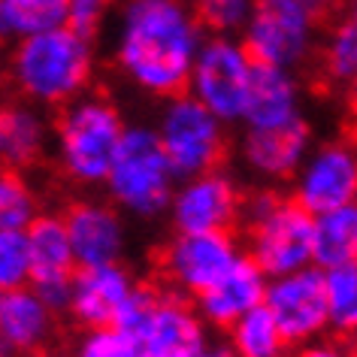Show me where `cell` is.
<instances>
[{"instance_id":"obj_21","label":"cell","mask_w":357,"mask_h":357,"mask_svg":"<svg viewBox=\"0 0 357 357\" xmlns=\"http://www.w3.org/2000/svg\"><path fill=\"white\" fill-rule=\"evenodd\" d=\"M28 243L33 257V275L31 279H49V275H73L76 255L73 239H70L67 221L55 215H40L28 227Z\"/></svg>"},{"instance_id":"obj_5","label":"cell","mask_w":357,"mask_h":357,"mask_svg":"<svg viewBox=\"0 0 357 357\" xmlns=\"http://www.w3.org/2000/svg\"><path fill=\"white\" fill-rule=\"evenodd\" d=\"M158 133L178 182L215 169L225 155V121L188 91L167 97Z\"/></svg>"},{"instance_id":"obj_1","label":"cell","mask_w":357,"mask_h":357,"mask_svg":"<svg viewBox=\"0 0 357 357\" xmlns=\"http://www.w3.org/2000/svg\"><path fill=\"white\" fill-rule=\"evenodd\" d=\"M203 24L182 0H130L121 15V70L142 91L158 97L185 94L197 64Z\"/></svg>"},{"instance_id":"obj_13","label":"cell","mask_w":357,"mask_h":357,"mask_svg":"<svg viewBox=\"0 0 357 357\" xmlns=\"http://www.w3.org/2000/svg\"><path fill=\"white\" fill-rule=\"evenodd\" d=\"M312 128L309 121L297 115L279 128H248L243 139V158L252 173L261 178H288L297 176L303 160L309 158Z\"/></svg>"},{"instance_id":"obj_2","label":"cell","mask_w":357,"mask_h":357,"mask_svg":"<svg viewBox=\"0 0 357 357\" xmlns=\"http://www.w3.org/2000/svg\"><path fill=\"white\" fill-rule=\"evenodd\" d=\"M91 40L70 24L19 40L10 58L15 88L28 100L43 106L76 100L91 79Z\"/></svg>"},{"instance_id":"obj_3","label":"cell","mask_w":357,"mask_h":357,"mask_svg":"<svg viewBox=\"0 0 357 357\" xmlns=\"http://www.w3.org/2000/svg\"><path fill=\"white\" fill-rule=\"evenodd\" d=\"M176 182L178 178L164 151L158 128L137 124V128L124 130L119 155H115L109 178H106L109 197L130 215L155 218L169 209L178 188Z\"/></svg>"},{"instance_id":"obj_36","label":"cell","mask_w":357,"mask_h":357,"mask_svg":"<svg viewBox=\"0 0 357 357\" xmlns=\"http://www.w3.org/2000/svg\"><path fill=\"white\" fill-rule=\"evenodd\" d=\"M236 348H203V351H197L194 357H234Z\"/></svg>"},{"instance_id":"obj_22","label":"cell","mask_w":357,"mask_h":357,"mask_svg":"<svg viewBox=\"0 0 357 357\" xmlns=\"http://www.w3.org/2000/svg\"><path fill=\"white\" fill-rule=\"evenodd\" d=\"M357 264V200L315 215V266Z\"/></svg>"},{"instance_id":"obj_23","label":"cell","mask_w":357,"mask_h":357,"mask_svg":"<svg viewBox=\"0 0 357 357\" xmlns=\"http://www.w3.org/2000/svg\"><path fill=\"white\" fill-rule=\"evenodd\" d=\"M0 24L15 40L64 28L70 24V0H0Z\"/></svg>"},{"instance_id":"obj_10","label":"cell","mask_w":357,"mask_h":357,"mask_svg":"<svg viewBox=\"0 0 357 357\" xmlns=\"http://www.w3.org/2000/svg\"><path fill=\"white\" fill-rule=\"evenodd\" d=\"M294 200L312 215H324L357 200V151L345 142H330L303 160L294 182Z\"/></svg>"},{"instance_id":"obj_38","label":"cell","mask_w":357,"mask_h":357,"mask_svg":"<svg viewBox=\"0 0 357 357\" xmlns=\"http://www.w3.org/2000/svg\"><path fill=\"white\" fill-rule=\"evenodd\" d=\"M351 100L357 103V76H354V82H351Z\"/></svg>"},{"instance_id":"obj_17","label":"cell","mask_w":357,"mask_h":357,"mask_svg":"<svg viewBox=\"0 0 357 357\" xmlns=\"http://www.w3.org/2000/svg\"><path fill=\"white\" fill-rule=\"evenodd\" d=\"M203 348L200 318L178 300L164 297L137 336V357H194Z\"/></svg>"},{"instance_id":"obj_19","label":"cell","mask_w":357,"mask_h":357,"mask_svg":"<svg viewBox=\"0 0 357 357\" xmlns=\"http://www.w3.org/2000/svg\"><path fill=\"white\" fill-rule=\"evenodd\" d=\"M52 312L31 284L0 291V345L3 354L33 351L46 342L52 330Z\"/></svg>"},{"instance_id":"obj_6","label":"cell","mask_w":357,"mask_h":357,"mask_svg":"<svg viewBox=\"0 0 357 357\" xmlns=\"http://www.w3.org/2000/svg\"><path fill=\"white\" fill-rule=\"evenodd\" d=\"M321 19L306 0H255V13L243 31L248 55L261 64L294 70L309 58Z\"/></svg>"},{"instance_id":"obj_14","label":"cell","mask_w":357,"mask_h":357,"mask_svg":"<svg viewBox=\"0 0 357 357\" xmlns=\"http://www.w3.org/2000/svg\"><path fill=\"white\" fill-rule=\"evenodd\" d=\"M266 291H270V275L261 270V264L252 255H239L236 266L221 279L215 288L203 291L197 297V312L209 324L234 327L239 318L248 315L252 309L264 306Z\"/></svg>"},{"instance_id":"obj_9","label":"cell","mask_w":357,"mask_h":357,"mask_svg":"<svg viewBox=\"0 0 357 357\" xmlns=\"http://www.w3.org/2000/svg\"><path fill=\"white\" fill-rule=\"evenodd\" d=\"M266 306L282 327L284 342H306L330 324L327 275L321 266H306L291 275L270 279Z\"/></svg>"},{"instance_id":"obj_7","label":"cell","mask_w":357,"mask_h":357,"mask_svg":"<svg viewBox=\"0 0 357 357\" xmlns=\"http://www.w3.org/2000/svg\"><path fill=\"white\" fill-rule=\"evenodd\" d=\"M252 67H255V58L248 55L245 43H236L234 37L215 33V37L200 46L188 94L197 97L203 106H209L225 124L243 121Z\"/></svg>"},{"instance_id":"obj_11","label":"cell","mask_w":357,"mask_h":357,"mask_svg":"<svg viewBox=\"0 0 357 357\" xmlns=\"http://www.w3.org/2000/svg\"><path fill=\"white\" fill-rule=\"evenodd\" d=\"M239 261V248L227 230L178 234L167 248V273L194 297L215 288Z\"/></svg>"},{"instance_id":"obj_28","label":"cell","mask_w":357,"mask_h":357,"mask_svg":"<svg viewBox=\"0 0 357 357\" xmlns=\"http://www.w3.org/2000/svg\"><path fill=\"white\" fill-rule=\"evenodd\" d=\"M327 79L342 85H351L357 76V28L351 22H342L330 31L324 43V55H321Z\"/></svg>"},{"instance_id":"obj_33","label":"cell","mask_w":357,"mask_h":357,"mask_svg":"<svg viewBox=\"0 0 357 357\" xmlns=\"http://www.w3.org/2000/svg\"><path fill=\"white\" fill-rule=\"evenodd\" d=\"M106 0H70V28L91 40L100 28Z\"/></svg>"},{"instance_id":"obj_26","label":"cell","mask_w":357,"mask_h":357,"mask_svg":"<svg viewBox=\"0 0 357 357\" xmlns=\"http://www.w3.org/2000/svg\"><path fill=\"white\" fill-rule=\"evenodd\" d=\"M327 275V300H330V324L336 330L357 327V264L324 270Z\"/></svg>"},{"instance_id":"obj_32","label":"cell","mask_w":357,"mask_h":357,"mask_svg":"<svg viewBox=\"0 0 357 357\" xmlns=\"http://www.w3.org/2000/svg\"><path fill=\"white\" fill-rule=\"evenodd\" d=\"M76 275V273H73ZM73 275H49V279H31V288L40 294L52 312H70L73 306Z\"/></svg>"},{"instance_id":"obj_24","label":"cell","mask_w":357,"mask_h":357,"mask_svg":"<svg viewBox=\"0 0 357 357\" xmlns=\"http://www.w3.org/2000/svg\"><path fill=\"white\" fill-rule=\"evenodd\" d=\"M230 330H234L236 357H282L284 351L282 327L266 303L243 315Z\"/></svg>"},{"instance_id":"obj_29","label":"cell","mask_w":357,"mask_h":357,"mask_svg":"<svg viewBox=\"0 0 357 357\" xmlns=\"http://www.w3.org/2000/svg\"><path fill=\"white\" fill-rule=\"evenodd\" d=\"M252 13H255V0H194L197 22L206 31L221 33V37L245 31Z\"/></svg>"},{"instance_id":"obj_35","label":"cell","mask_w":357,"mask_h":357,"mask_svg":"<svg viewBox=\"0 0 357 357\" xmlns=\"http://www.w3.org/2000/svg\"><path fill=\"white\" fill-rule=\"evenodd\" d=\"M297 357H342V354H339L336 348H324V345H321V348H306V351L297 354Z\"/></svg>"},{"instance_id":"obj_16","label":"cell","mask_w":357,"mask_h":357,"mask_svg":"<svg viewBox=\"0 0 357 357\" xmlns=\"http://www.w3.org/2000/svg\"><path fill=\"white\" fill-rule=\"evenodd\" d=\"M73 239L76 266H106L119 264L124 248V227L112 206L103 203H79L64 215Z\"/></svg>"},{"instance_id":"obj_12","label":"cell","mask_w":357,"mask_h":357,"mask_svg":"<svg viewBox=\"0 0 357 357\" xmlns=\"http://www.w3.org/2000/svg\"><path fill=\"white\" fill-rule=\"evenodd\" d=\"M239 215V194L225 173H200L185 182L169 203V218L178 234H203V230H227Z\"/></svg>"},{"instance_id":"obj_30","label":"cell","mask_w":357,"mask_h":357,"mask_svg":"<svg viewBox=\"0 0 357 357\" xmlns=\"http://www.w3.org/2000/svg\"><path fill=\"white\" fill-rule=\"evenodd\" d=\"M158 303H160V297L155 291L137 284V288L130 291V297L121 303V309H119V315H115L112 327H119L121 333H128V336L137 339L142 333V327L149 324V318H151V312H155Z\"/></svg>"},{"instance_id":"obj_18","label":"cell","mask_w":357,"mask_h":357,"mask_svg":"<svg viewBox=\"0 0 357 357\" xmlns=\"http://www.w3.org/2000/svg\"><path fill=\"white\" fill-rule=\"evenodd\" d=\"M300 115V91L291 70L255 61L243 121L248 128H279Z\"/></svg>"},{"instance_id":"obj_8","label":"cell","mask_w":357,"mask_h":357,"mask_svg":"<svg viewBox=\"0 0 357 357\" xmlns=\"http://www.w3.org/2000/svg\"><path fill=\"white\" fill-rule=\"evenodd\" d=\"M252 257L270 279L315 264V215L297 200H282L275 212L252 227Z\"/></svg>"},{"instance_id":"obj_27","label":"cell","mask_w":357,"mask_h":357,"mask_svg":"<svg viewBox=\"0 0 357 357\" xmlns=\"http://www.w3.org/2000/svg\"><path fill=\"white\" fill-rule=\"evenodd\" d=\"M33 275L28 230H0V291L24 288Z\"/></svg>"},{"instance_id":"obj_4","label":"cell","mask_w":357,"mask_h":357,"mask_svg":"<svg viewBox=\"0 0 357 357\" xmlns=\"http://www.w3.org/2000/svg\"><path fill=\"white\" fill-rule=\"evenodd\" d=\"M119 109L103 97H76L58 119V160L70 178L82 185H100L124 139Z\"/></svg>"},{"instance_id":"obj_34","label":"cell","mask_w":357,"mask_h":357,"mask_svg":"<svg viewBox=\"0 0 357 357\" xmlns=\"http://www.w3.org/2000/svg\"><path fill=\"white\" fill-rule=\"evenodd\" d=\"M282 203L279 194H273V191H257L252 194V197L245 200V209H243V215L248 218V225H257V221H264L270 212H275V206Z\"/></svg>"},{"instance_id":"obj_20","label":"cell","mask_w":357,"mask_h":357,"mask_svg":"<svg viewBox=\"0 0 357 357\" xmlns=\"http://www.w3.org/2000/svg\"><path fill=\"white\" fill-rule=\"evenodd\" d=\"M46 149V119L28 103H13L0 115V155L6 167H31Z\"/></svg>"},{"instance_id":"obj_25","label":"cell","mask_w":357,"mask_h":357,"mask_svg":"<svg viewBox=\"0 0 357 357\" xmlns=\"http://www.w3.org/2000/svg\"><path fill=\"white\" fill-rule=\"evenodd\" d=\"M37 218V200L28 182L15 169H6L0 178V230H28Z\"/></svg>"},{"instance_id":"obj_37","label":"cell","mask_w":357,"mask_h":357,"mask_svg":"<svg viewBox=\"0 0 357 357\" xmlns=\"http://www.w3.org/2000/svg\"><path fill=\"white\" fill-rule=\"evenodd\" d=\"M348 22L357 28V0H351V10H348Z\"/></svg>"},{"instance_id":"obj_31","label":"cell","mask_w":357,"mask_h":357,"mask_svg":"<svg viewBox=\"0 0 357 357\" xmlns=\"http://www.w3.org/2000/svg\"><path fill=\"white\" fill-rule=\"evenodd\" d=\"M137 354H139L137 339L121 333L119 327H97L79 345V357H137Z\"/></svg>"},{"instance_id":"obj_15","label":"cell","mask_w":357,"mask_h":357,"mask_svg":"<svg viewBox=\"0 0 357 357\" xmlns=\"http://www.w3.org/2000/svg\"><path fill=\"white\" fill-rule=\"evenodd\" d=\"M137 284L130 282V273L119 264L106 266H79L73 275V318L85 327H112L121 303L130 297Z\"/></svg>"}]
</instances>
